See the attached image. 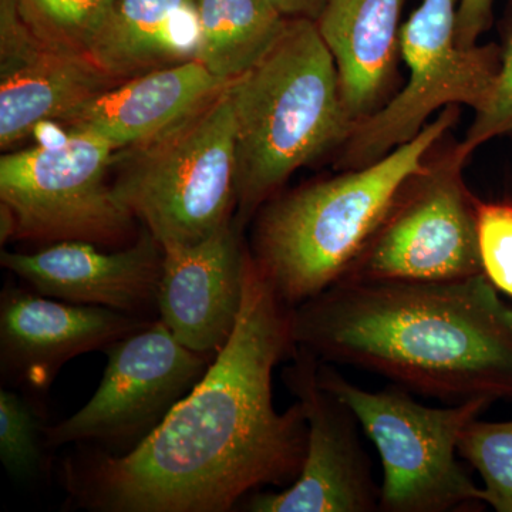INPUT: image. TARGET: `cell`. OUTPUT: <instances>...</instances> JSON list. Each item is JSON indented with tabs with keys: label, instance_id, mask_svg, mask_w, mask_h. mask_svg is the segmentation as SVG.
<instances>
[{
	"label": "cell",
	"instance_id": "obj_11",
	"mask_svg": "<svg viewBox=\"0 0 512 512\" xmlns=\"http://www.w3.org/2000/svg\"><path fill=\"white\" fill-rule=\"evenodd\" d=\"M284 379L301 404L308 443L301 474L279 493L256 494L254 512H370L379 510L380 487L359 436L355 414L318 380L319 359L296 346Z\"/></svg>",
	"mask_w": 512,
	"mask_h": 512
},
{
	"label": "cell",
	"instance_id": "obj_23",
	"mask_svg": "<svg viewBox=\"0 0 512 512\" xmlns=\"http://www.w3.org/2000/svg\"><path fill=\"white\" fill-rule=\"evenodd\" d=\"M478 251L483 274L497 291L512 296V204L477 205Z\"/></svg>",
	"mask_w": 512,
	"mask_h": 512
},
{
	"label": "cell",
	"instance_id": "obj_1",
	"mask_svg": "<svg viewBox=\"0 0 512 512\" xmlns=\"http://www.w3.org/2000/svg\"><path fill=\"white\" fill-rule=\"evenodd\" d=\"M295 349L291 308L249 251L237 326L207 373L136 447L70 467V493L94 511L227 512L293 483L308 426L298 402L276 412L272 375Z\"/></svg>",
	"mask_w": 512,
	"mask_h": 512
},
{
	"label": "cell",
	"instance_id": "obj_16",
	"mask_svg": "<svg viewBox=\"0 0 512 512\" xmlns=\"http://www.w3.org/2000/svg\"><path fill=\"white\" fill-rule=\"evenodd\" d=\"M228 83L198 60H185L124 80L62 123L69 133L99 138L114 151L134 148L175 126Z\"/></svg>",
	"mask_w": 512,
	"mask_h": 512
},
{
	"label": "cell",
	"instance_id": "obj_7",
	"mask_svg": "<svg viewBox=\"0 0 512 512\" xmlns=\"http://www.w3.org/2000/svg\"><path fill=\"white\" fill-rule=\"evenodd\" d=\"M460 0H423L400 30V56L409 79L386 106L357 124L339 148L340 170L376 163L419 136L437 110H483L501 67L500 46L457 43Z\"/></svg>",
	"mask_w": 512,
	"mask_h": 512
},
{
	"label": "cell",
	"instance_id": "obj_6",
	"mask_svg": "<svg viewBox=\"0 0 512 512\" xmlns=\"http://www.w3.org/2000/svg\"><path fill=\"white\" fill-rule=\"evenodd\" d=\"M318 380L352 410L375 444L383 466L380 511H473L485 505L483 490L458 463L457 450L468 423L478 419L491 400L427 407L399 384L370 392L320 360Z\"/></svg>",
	"mask_w": 512,
	"mask_h": 512
},
{
	"label": "cell",
	"instance_id": "obj_14",
	"mask_svg": "<svg viewBox=\"0 0 512 512\" xmlns=\"http://www.w3.org/2000/svg\"><path fill=\"white\" fill-rule=\"evenodd\" d=\"M0 262L47 298L144 318L157 308L163 247L146 229L121 251L101 252L90 242L63 241L35 254L3 252Z\"/></svg>",
	"mask_w": 512,
	"mask_h": 512
},
{
	"label": "cell",
	"instance_id": "obj_24",
	"mask_svg": "<svg viewBox=\"0 0 512 512\" xmlns=\"http://www.w3.org/2000/svg\"><path fill=\"white\" fill-rule=\"evenodd\" d=\"M501 49V67L491 99L483 110L477 111L473 124L461 141V147L468 156L493 138L512 134V8Z\"/></svg>",
	"mask_w": 512,
	"mask_h": 512
},
{
	"label": "cell",
	"instance_id": "obj_10",
	"mask_svg": "<svg viewBox=\"0 0 512 512\" xmlns=\"http://www.w3.org/2000/svg\"><path fill=\"white\" fill-rule=\"evenodd\" d=\"M99 389L79 412L46 430L50 447L79 441L137 446L197 386L212 356L185 348L161 322L104 349Z\"/></svg>",
	"mask_w": 512,
	"mask_h": 512
},
{
	"label": "cell",
	"instance_id": "obj_13",
	"mask_svg": "<svg viewBox=\"0 0 512 512\" xmlns=\"http://www.w3.org/2000/svg\"><path fill=\"white\" fill-rule=\"evenodd\" d=\"M148 323L114 309L56 302L40 293L5 288L0 298L2 370L29 389L46 392L69 360L109 348Z\"/></svg>",
	"mask_w": 512,
	"mask_h": 512
},
{
	"label": "cell",
	"instance_id": "obj_22",
	"mask_svg": "<svg viewBox=\"0 0 512 512\" xmlns=\"http://www.w3.org/2000/svg\"><path fill=\"white\" fill-rule=\"evenodd\" d=\"M39 416L22 396L0 392V458L15 480L36 476L40 461Z\"/></svg>",
	"mask_w": 512,
	"mask_h": 512
},
{
	"label": "cell",
	"instance_id": "obj_21",
	"mask_svg": "<svg viewBox=\"0 0 512 512\" xmlns=\"http://www.w3.org/2000/svg\"><path fill=\"white\" fill-rule=\"evenodd\" d=\"M457 451L483 480L484 504L512 512V421L474 419L461 434Z\"/></svg>",
	"mask_w": 512,
	"mask_h": 512
},
{
	"label": "cell",
	"instance_id": "obj_12",
	"mask_svg": "<svg viewBox=\"0 0 512 512\" xmlns=\"http://www.w3.org/2000/svg\"><path fill=\"white\" fill-rule=\"evenodd\" d=\"M248 254L235 221L195 244L163 247L157 309L185 348L217 356L231 338L244 299Z\"/></svg>",
	"mask_w": 512,
	"mask_h": 512
},
{
	"label": "cell",
	"instance_id": "obj_8",
	"mask_svg": "<svg viewBox=\"0 0 512 512\" xmlns=\"http://www.w3.org/2000/svg\"><path fill=\"white\" fill-rule=\"evenodd\" d=\"M439 144L404 185L343 281L440 282L483 274L478 200L463 175L470 156L461 143L440 150Z\"/></svg>",
	"mask_w": 512,
	"mask_h": 512
},
{
	"label": "cell",
	"instance_id": "obj_18",
	"mask_svg": "<svg viewBox=\"0 0 512 512\" xmlns=\"http://www.w3.org/2000/svg\"><path fill=\"white\" fill-rule=\"evenodd\" d=\"M197 0H116L90 57L119 82L195 57Z\"/></svg>",
	"mask_w": 512,
	"mask_h": 512
},
{
	"label": "cell",
	"instance_id": "obj_25",
	"mask_svg": "<svg viewBox=\"0 0 512 512\" xmlns=\"http://www.w3.org/2000/svg\"><path fill=\"white\" fill-rule=\"evenodd\" d=\"M494 0H460L457 13V43L463 47L478 45V39L491 28Z\"/></svg>",
	"mask_w": 512,
	"mask_h": 512
},
{
	"label": "cell",
	"instance_id": "obj_3",
	"mask_svg": "<svg viewBox=\"0 0 512 512\" xmlns=\"http://www.w3.org/2000/svg\"><path fill=\"white\" fill-rule=\"evenodd\" d=\"M441 110L419 136L376 163L303 185L262 205L251 255L289 308L339 284L365 251L404 185L457 123Z\"/></svg>",
	"mask_w": 512,
	"mask_h": 512
},
{
	"label": "cell",
	"instance_id": "obj_15",
	"mask_svg": "<svg viewBox=\"0 0 512 512\" xmlns=\"http://www.w3.org/2000/svg\"><path fill=\"white\" fill-rule=\"evenodd\" d=\"M90 56L49 49L29 29L0 42V147L15 146L37 127L62 121L117 86Z\"/></svg>",
	"mask_w": 512,
	"mask_h": 512
},
{
	"label": "cell",
	"instance_id": "obj_2",
	"mask_svg": "<svg viewBox=\"0 0 512 512\" xmlns=\"http://www.w3.org/2000/svg\"><path fill=\"white\" fill-rule=\"evenodd\" d=\"M296 346L447 403L512 400V306L484 274L349 282L291 308Z\"/></svg>",
	"mask_w": 512,
	"mask_h": 512
},
{
	"label": "cell",
	"instance_id": "obj_4",
	"mask_svg": "<svg viewBox=\"0 0 512 512\" xmlns=\"http://www.w3.org/2000/svg\"><path fill=\"white\" fill-rule=\"evenodd\" d=\"M241 227L299 168L336 150L355 124L338 69L312 20H288L258 63L231 83Z\"/></svg>",
	"mask_w": 512,
	"mask_h": 512
},
{
	"label": "cell",
	"instance_id": "obj_17",
	"mask_svg": "<svg viewBox=\"0 0 512 512\" xmlns=\"http://www.w3.org/2000/svg\"><path fill=\"white\" fill-rule=\"evenodd\" d=\"M404 0H328L318 20L338 69L350 121L372 117L397 93Z\"/></svg>",
	"mask_w": 512,
	"mask_h": 512
},
{
	"label": "cell",
	"instance_id": "obj_20",
	"mask_svg": "<svg viewBox=\"0 0 512 512\" xmlns=\"http://www.w3.org/2000/svg\"><path fill=\"white\" fill-rule=\"evenodd\" d=\"M20 18L42 45L90 56L116 0H15Z\"/></svg>",
	"mask_w": 512,
	"mask_h": 512
},
{
	"label": "cell",
	"instance_id": "obj_5",
	"mask_svg": "<svg viewBox=\"0 0 512 512\" xmlns=\"http://www.w3.org/2000/svg\"><path fill=\"white\" fill-rule=\"evenodd\" d=\"M231 83L136 153L113 188L161 247L191 245L237 208V124Z\"/></svg>",
	"mask_w": 512,
	"mask_h": 512
},
{
	"label": "cell",
	"instance_id": "obj_9",
	"mask_svg": "<svg viewBox=\"0 0 512 512\" xmlns=\"http://www.w3.org/2000/svg\"><path fill=\"white\" fill-rule=\"evenodd\" d=\"M114 150L86 134H67L0 158V204L15 217V238L117 245L136 218L106 184Z\"/></svg>",
	"mask_w": 512,
	"mask_h": 512
},
{
	"label": "cell",
	"instance_id": "obj_26",
	"mask_svg": "<svg viewBox=\"0 0 512 512\" xmlns=\"http://www.w3.org/2000/svg\"><path fill=\"white\" fill-rule=\"evenodd\" d=\"M286 20L306 19L316 22L328 0H266Z\"/></svg>",
	"mask_w": 512,
	"mask_h": 512
},
{
	"label": "cell",
	"instance_id": "obj_19",
	"mask_svg": "<svg viewBox=\"0 0 512 512\" xmlns=\"http://www.w3.org/2000/svg\"><path fill=\"white\" fill-rule=\"evenodd\" d=\"M197 13L194 59L224 82L252 69L288 22L266 0H197Z\"/></svg>",
	"mask_w": 512,
	"mask_h": 512
}]
</instances>
